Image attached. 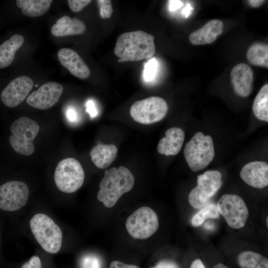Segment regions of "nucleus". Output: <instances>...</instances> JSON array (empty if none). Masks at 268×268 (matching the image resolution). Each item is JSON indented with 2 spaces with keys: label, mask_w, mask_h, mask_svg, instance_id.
I'll use <instances>...</instances> for the list:
<instances>
[{
  "label": "nucleus",
  "mask_w": 268,
  "mask_h": 268,
  "mask_svg": "<svg viewBox=\"0 0 268 268\" xmlns=\"http://www.w3.org/2000/svg\"><path fill=\"white\" fill-rule=\"evenodd\" d=\"M154 37L142 30L125 32L116 41L114 52L119 62L138 61L153 56Z\"/></svg>",
  "instance_id": "f257e3e1"
},
{
  "label": "nucleus",
  "mask_w": 268,
  "mask_h": 268,
  "mask_svg": "<svg viewBox=\"0 0 268 268\" xmlns=\"http://www.w3.org/2000/svg\"><path fill=\"white\" fill-rule=\"evenodd\" d=\"M134 184L133 174L124 166L106 170L99 184L97 199L106 207H112L124 194L132 189Z\"/></svg>",
  "instance_id": "f03ea898"
},
{
  "label": "nucleus",
  "mask_w": 268,
  "mask_h": 268,
  "mask_svg": "<svg viewBox=\"0 0 268 268\" xmlns=\"http://www.w3.org/2000/svg\"><path fill=\"white\" fill-rule=\"evenodd\" d=\"M30 227L36 240L45 251L51 254L59 251L62 232L51 218L44 213L36 214L30 221Z\"/></svg>",
  "instance_id": "7ed1b4c3"
},
{
  "label": "nucleus",
  "mask_w": 268,
  "mask_h": 268,
  "mask_svg": "<svg viewBox=\"0 0 268 268\" xmlns=\"http://www.w3.org/2000/svg\"><path fill=\"white\" fill-rule=\"evenodd\" d=\"M184 155L193 171L203 169L213 160L214 148L212 137L201 132L196 133L185 145Z\"/></svg>",
  "instance_id": "20e7f679"
},
{
  "label": "nucleus",
  "mask_w": 268,
  "mask_h": 268,
  "mask_svg": "<svg viewBox=\"0 0 268 268\" xmlns=\"http://www.w3.org/2000/svg\"><path fill=\"white\" fill-rule=\"evenodd\" d=\"M39 130L38 124L28 117H20L13 122L9 142L14 150L25 156L32 154L35 150L33 141Z\"/></svg>",
  "instance_id": "39448f33"
},
{
  "label": "nucleus",
  "mask_w": 268,
  "mask_h": 268,
  "mask_svg": "<svg viewBox=\"0 0 268 268\" xmlns=\"http://www.w3.org/2000/svg\"><path fill=\"white\" fill-rule=\"evenodd\" d=\"M57 187L66 193L78 190L84 180V172L80 163L73 158H67L59 162L54 172Z\"/></svg>",
  "instance_id": "423d86ee"
},
{
  "label": "nucleus",
  "mask_w": 268,
  "mask_h": 268,
  "mask_svg": "<svg viewBox=\"0 0 268 268\" xmlns=\"http://www.w3.org/2000/svg\"><path fill=\"white\" fill-rule=\"evenodd\" d=\"M159 227L155 212L147 206H142L127 219L126 227L129 234L136 239H145L153 235Z\"/></svg>",
  "instance_id": "0eeeda50"
},
{
  "label": "nucleus",
  "mask_w": 268,
  "mask_h": 268,
  "mask_svg": "<svg viewBox=\"0 0 268 268\" xmlns=\"http://www.w3.org/2000/svg\"><path fill=\"white\" fill-rule=\"evenodd\" d=\"M168 109L164 99L151 96L134 103L130 108V115L136 122L148 125L162 120L166 116Z\"/></svg>",
  "instance_id": "6e6552de"
},
{
  "label": "nucleus",
  "mask_w": 268,
  "mask_h": 268,
  "mask_svg": "<svg viewBox=\"0 0 268 268\" xmlns=\"http://www.w3.org/2000/svg\"><path fill=\"white\" fill-rule=\"evenodd\" d=\"M198 185L190 192L188 200L194 208L199 209L208 202L210 198L222 184V175L217 170H208L198 176Z\"/></svg>",
  "instance_id": "1a4fd4ad"
},
{
  "label": "nucleus",
  "mask_w": 268,
  "mask_h": 268,
  "mask_svg": "<svg viewBox=\"0 0 268 268\" xmlns=\"http://www.w3.org/2000/svg\"><path fill=\"white\" fill-rule=\"evenodd\" d=\"M217 208L228 225L234 229L243 227L247 220L249 211L244 201L240 196L224 194L218 200Z\"/></svg>",
  "instance_id": "9d476101"
},
{
  "label": "nucleus",
  "mask_w": 268,
  "mask_h": 268,
  "mask_svg": "<svg viewBox=\"0 0 268 268\" xmlns=\"http://www.w3.org/2000/svg\"><path fill=\"white\" fill-rule=\"evenodd\" d=\"M29 190L23 182L11 181L0 186V209L13 211L24 206L28 199Z\"/></svg>",
  "instance_id": "9b49d317"
},
{
  "label": "nucleus",
  "mask_w": 268,
  "mask_h": 268,
  "mask_svg": "<svg viewBox=\"0 0 268 268\" xmlns=\"http://www.w3.org/2000/svg\"><path fill=\"white\" fill-rule=\"evenodd\" d=\"M63 92V86L56 82H48L31 93L26 98L30 106L40 110H46L55 105Z\"/></svg>",
  "instance_id": "f8f14e48"
},
{
  "label": "nucleus",
  "mask_w": 268,
  "mask_h": 268,
  "mask_svg": "<svg viewBox=\"0 0 268 268\" xmlns=\"http://www.w3.org/2000/svg\"><path fill=\"white\" fill-rule=\"evenodd\" d=\"M34 85L33 80L25 75L17 77L12 80L3 90L0 98L8 107L13 108L22 102Z\"/></svg>",
  "instance_id": "ddd939ff"
},
{
  "label": "nucleus",
  "mask_w": 268,
  "mask_h": 268,
  "mask_svg": "<svg viewBox=\"0 0 268 268\" xmlns=\"http://www.w3.org/2000/svg\"><path fill=\"white\" fill-rule=\"evenodd\" d=\"M240 177L247 185L262 189L268 185V164L264 161L248 163L242 168Z\"/></svg>",
  "instance_id": "4468645a"
},
{
  "label": "nucleus",
  "mask_w": 268,
  "mask_h": 268,
  "mask_svg": "<svg viewBox=\"0 0 268 268\" xmlns=\"http://www.w3.org/2000/svg\"><path fill=\"white\" fill-rule=\"evenodd\" d=\"M230 76L236 93L243 97L248 96L252 92L254 81L251 67L245 63H240L233 67Z\"/></svg>",
  "instance_id": "2eb2a0df"
},
{
  "label": "nucleus",
  "mask_w": 268,
  "mask_h": 268,
  "mask_svg": "<svg viewBox=\"0 0 268 268\" xmlns=\"http://www.w3.org/2000/svg\"><path fill=\"white\" fill-rule=\"evenodd\" d=\"M58 57L62 65L74 76L85 79L90 76L89 68L73 50L69 48L61 49L58 51Z\"/></svg>",
  "instance_id": "dca6fc26"
},
{
  "label": "nucleus",
  "mask_w": 268,
  "mask_h": 268,
  "mask_svg": "<svg viewBox=\"0 0 268 268\" xmlns=\"http://www.w3.org/2000/svg\"><path fill=\"white\" fill-rule=\"evenodd\" d=\"M223 23L219 19H212L200 29L191 33L190 43L195 46L209 44L214 42L223 32Z\"/></svg>",
  "instance_id": "f3484780"
},
{
  "label": "nucleus",
  "mask_w": 268,
  "mask_h": 268,
  "mask_svg": "<svg viewBox=\"0 0 268 268\" xmlns=\"http://www.w3.org/2000/svg\"><path fill=\"white\" fill-rule=\"evenodd\" d=\"M165 134V136L158 143V152L166 156L177 155L180 151L185 140L184 131L179 128L173 127L168 129Z\"/></svg>",
  "instance_id": "a211bd4d"
},
{
  "label": "nucleus",
  "mask_w": 268,
  "mask_h": 268,
  "mask_svg": "<svg viewBox=\"0 0 268 268\" xmlns=\"http://www.w3.org/2000/svg\"><path fill=\"white\" fill-rule=\"evenodd\" d=\"M86 30V26L81 20L65 15L60 18L52 27V34L57 37L81 34Z\"/></svg>",
  "instance_id": "6ab92c4d"
},
{
  "label": "nucleus",
  "mask_w": 268,
  "mask_h": 268,
  "mask_svg": "<svg viewBox=\"0 0 268 268\" xmlns=\"http://www.w3.org/2000/svg\"><path fill=\"white\" fill-rule=\"evenodd\" d=\"M118 154V148L114 144H99L91 150L90 155L94 164L98 168L105 169L109 167L115 160Z\"/></svg>",
  "instance_id": "aec40b11"
},
{
  "label": "nucleus",
  "mask_w": 268,
  "mask_h": 268,
  "mask_svg": "<svg viewBox=\"0 0 268 268\" xmlns=\"http://www.w3.org/2000/svg\"><path fill=\"white\" fill-rule=\"evenodd\" d=\"M24 41L22 35L16 34L0 46V68L6 67L12 63L16 52L22 46Z\"/></svg>",
  "instance_id": "412c9836"
},
{
  "label": "nucleus",
  "mask_w": 268,
  "mask_h": 268,
  "mask_svg": "<svg viewBox=\"0 0 268 268\" xmlns=\"http://www.w3.org/2000/svg\"><path fill=\"white\" fill-rule=\"evenodd\" d=\"M52 1V0H17L16 3L24 15L36 17L46 13Z\"/></svg>",
  "instance_id": "4be33fe9"
},
{
  "label": "nucleus",
  "mask_w": 268,
  "mask_h": 268,
  "mask_svg": "<svg viewBox=\"0 0 268 268\" xmlns=\"http://www.w3.org/2000/svg\"><path fill=\"white\" fill-rule=\"evenodd\" d=\"M252 110L256 117L261 121L268 122V84H265L257 94Z\"/></svg>",
  "instance_id": "5701e85b"
},
{
  "label": "nucleus",
  "mask_w": 268,
  "mask_h": 268,
  "mask_svg": "<svg viewBox=\"0 0 268 268\" xmlns=\"http://www.w3.org/2000/svg\"><path fill=\"white\" fill-rule=\"evenodd\" d=\"M241 268H268V260L263 255L250 251H244L238 257Z\"/></svg>",
  "instance_id": "b1692460"
},
{
  "label": "nucleus",
  "mask_w": 268,
  "mask_h": 268,
  "mask_svg": "<svg viewBox=\"0 0 268 268\" xmlns=\"http://www.w3.org/2000/svg\"><path fill=\"white\" fill-rule=\"evenodd\" d=\"M249 62L256 66L268 67V45L257 43L252 45L246 54Z\"/></svg>",
  "instance_id": "393cba45"
},
{
  "label": "nucleus",
  "mask_w": 268,
  "mask_h": 268,
  "mask_svg": "<svg viewBox=\"0 0 268 268\" xmlns=\"http://www.w3.org/2000/svg\"><path fill=\"white\" fill-rule=\"evenodd\" d=\"M216 204L212 202H207L192 217V224L195 227L201 225L205 220L210 218H217L219 217Z\"/></svg>",
  "instance_id": "a878e982"
},
{
  "label": "nucleus",
  "mask_w": 268,
  "mask_h": 268,
  "mask_svg": "<svg viewBox=\"0 0 268 268\" xmlns=\"http://www.w3.org/2000/svg\"><path fill=\"white\" fill-rule=\"evenodd\" d=\"M157 68L158 63L154 58L145 63L143 74L145 80L149 81L153 80L156 74Z\"/></svg>",
  "instance_id": "bb28decb"
},
{
  "label": "nucleus",
  "mask_w": 268,
  "mask_h": 268,
  "mask_svg": "<svg viewBox=\"0 0 268 268\" xmlns=\"http://www.w3.org/2000/svg\"><path fill=\"white\" fill-rule=\"evenodd\" d=\"M100 8V14L102 18H109L113 9L111 1L109 0H98L97 1Z\"/></svg>",
  "instance_id": "cd10ccee"
},
{
  "label": "nucleus",
  "mask_w": 268,
  "mask_h": 268,
  "mask_svg": "<svg viewBox=\"0 0 268 268\" xmlns=\"http://www.w3.org/2000/svg\"><path fill=\"white\" fill-rule=\"evenodd\" d=\"M81 266L83 268H101V262L97 257L88 255L82 259Z\"/></svg>",
  "instance_id": "c85d7f7f"
},
{
  "label": "nucleus",
  "mask_w": 268,
  "mask_h": 268,
  "mask_svg": "<svg viewBox=\"0 0 268 268\" xmlns=\"http://www.w3.org/2000/svg\"><path fill=\"white\" fill-rule=\"evenodd\" d=\"M69 7L74 12H78L91 2L90 0H68Z\"/></svg>",
  "instance_id": "c756f323"
},
{
  "label": "nucleus",
  "mask_w": 268,
  "mask_h": 268,
  "mask_svg": "<svg viewBox=\"0 0 268 268\" xmlns=\"http://www.w3.org/2000/svg\"><path fill=\"white\" fill-rule=\"evenodd\" d=\"M21 268H42L40 259L38 256H34L24 263Z\"/></svg>",
  "instance_id": "7c9ffc66"
},
{
  "label": "nucleus",
  "mask_w": 268,
  "mask_h": 268,
  "mask_svg": "<svg viewBox=\"0 0 268 268\" xmlns=\"http://www.w3.org/2000/svg\"><path fill=\"white\" fill-rule=\"evenodd\" d=\"M150 268H179L174 262L163 260L159 262L155 266Z\"/></svg>",
  "instance_id": "2f4dec72"
},
{
  "label": "nucleus",
  "mask_w": 268,
  "mask_h": 268,
  "mask_svg": "<svg viewBox=\"0 0 268 268\" xmlns=\"http://www.w3.org/2000/svg\"><path fill=\"white\" fill-rule=\"evenodd\" d=\"M86 111L89 113L91 118L95 117L97 115V110L94 102L92 100H88L86 103Z\"/></svg>",
  "instance_id": "473e14b6"
},
{
  "label": "nucleus",
  "mask_w": 268,
  "mask_h": 268,
  "mask_svg": "<svg viewBox=\"0 0 268 268\" xmlns=\"http://www.w3.org/2000/svg\"><path fill=\"white\" fill-rule=\"evenodd\" d=\"M110 268H139L134 265L125 264L119 261H113L110 265Z\"/></svg>",
  "instance_id": "72a5a7b5"
},
{
  "label": "nucleus",
  "mask_w": 268,
  "mask_h": 268,
  "mask_svg": "<svg viewBox=\"0 0 268 268\" xmlns=\"http://www.w3.org/2000/svg\"><path fill=\"white\" fill-rule=\"evenodd\" d=\"M169 9L170 11H175L181 7L183 3L181 0H169Z\"/></svg>",
  "instance_id": "f704fd0d"
},
{
  "label": "nucleus",
  "mask_w": 268,
  "mask_h": 268,
  "mask_svg": "<svg viewBox=\"0 0 268 268\" xmlns=\"http://www.w3.org/2000/svg\"><path fill=\"white\" fill-rule=\"evenodd\" d=\"M66 116L69 121L75 122L77 121V116L76 111L72 108H69L66 113Z\"/></svg>",
  "instance_id": "c9c22d12"
},
{
  "label": "nucleus",
  "mask_w": 268,
  "mask_h": 268,
  "mask_svg": "<svg viewBox=\"0 0 268 268\" xmlns=\"http://www.w3.org/2000/svg\"><path fill=\"white\" fill-rule=\"evenodd\" d=\"M190 268H205L201 261L200 259L194 260L190 266Z\"/></svg>",
  "instance_id": "e433bc0d"
},
{
  "label": "nucleus",
  "mask_w": 268,
  "mask_h": 268,
  "mask_svg": "<svg viewBox=\"0 0 268 268\" xmlns=\"http://www.w3.org/2000/svg\"><path fill=\"white\" fill-rule=\"evenodd\" d=\"M265 1L262 0H250L248 2L253 7H258L261 6Z\"/></svg>",
  "instance_id": "4c0bfd02"
},
{
  "label": "nucleus",
  "mask_w": 268,
  "mask_h": 268,
  "mask_svg": "<svg viewBox=\"0 0 268 268\" xmlns=\"http://www.w3.org/2000/svg\"><path fill=\"white\" fill-rule=\"evenodd\" d=\"M191 10V6L189 4H187L183 9L182 13L185 17H187L189 15Z\"/></svg>",
  "instance_id": "58836bf2"
},
{
  "label": "nucleus",
  "mask_w": 268,
  "mask_h": 268,
  "mask_svg": "<svg viewBox=\"0 0 268 268\" xmlns=\"http://www.w3.org/2000/svg\"><path fill=\"white\" fill-rule=\"evenodd\" d=\"M205 227L207 229H212L214 228V225L212 223L208 222L207 223H205L204 225Z\"/></svg>",
  "instance_id": "ea45409f"
},
{
  "label": "nucleus",
  "mask_w": 268,
  "mask_h": 268,
  "mask_svg": "<svg viewBox=\"0 0 268 268\" xmlns=\"http://www.w3.org/2000/svg\"><path fill=\"white\" fill-rule=\"evenodd\" d=\"M213 268H228L227 266H226L225 265L221 264V263H219V264H217L216 265H215L213 267Z\"/></svg>",
  "instance_id": "a19ab883"
},
{
  "label": "nucleus",
  "mask_w": 268,
  "mask_h": 268,
  "mask_svg": "<svg viewBox=\"0 0 268 268\" xmlns=\"http://www.w3.org/2000/svg\"><path fill=\"white\" fill-rule=\"evenodd\" d=\"M267 226L268 225V217H267Z\"/></svg>",
  "instance_id": "79ce46f5"
}]
</instances>
